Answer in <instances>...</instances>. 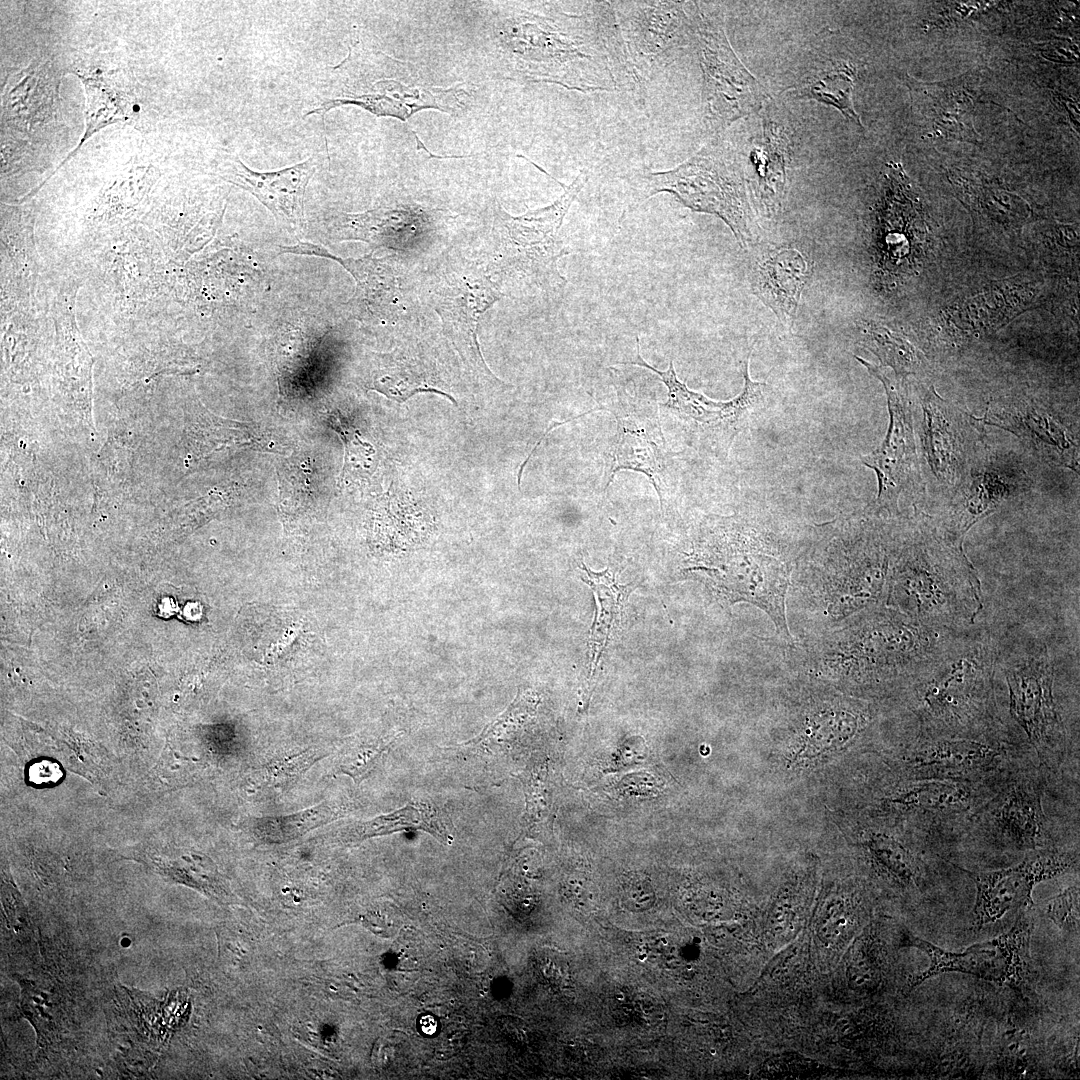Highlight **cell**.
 <instances>
[{"mask_svg":"<svg viewBox=\"0 0 1080 1080\" xmlns=\"http://www.w3.org/2000/svg\"><path fill=\"white\" fill-rule=\"evenodd\" d=\"M1030 908L1022 909L1019 917L1006 933L993 939L967 947L962 952L946 951L914 936L905 934V945L921 950L929 959L928 967L915 975L910 983L913 989L941 973L960 972L976 976L988 982L1010 987H1020L1029 972V946L1033 929Z\"/></svg>","mask_w":1080,"mask_h":1080,"instance_id":"11","label":"cell"},{"mask_svg":"<svg viewBox=\"0 0 1080 1080\" xmlns=\"http://www.w3.org/2000/svg\"><path fill=\"white\" fill-rule=\"evenodd\" d=\"M622 364L643 367L655 373L667 388V400L660 407L675 415L714 448L728 449L752 416L765 405L768 386L750 378L749 355L743 365V389L728 401H714L690 390L678 379L672 360L664 371L647 363L640 352L639 337H636L635 358Z\"/></svg>","mask_w":1080,"mask_h":1080,"instance_id":"9","label":"cell"},{"mask_svg":"<svg viewBox=\"0 0 1080 1080\" xmlns=\"http://www.w3.org/2000/svg\"><path fill=\"white\" fill-rule=\"evenodd\" d=\"M855 358L882 382L889 411L885 439L877 449L861 457L862 463L874 470L878 480V494L870 508L875 512L886 510L894 513L898 509L900 496L917 487L920 479L911 408L897 377H889L880 367L858 356Z\"/></svg>","mask_w":1080,"mask_h":1080,"instance_id":"13","label":"cell"},{"mask_svg":"<svg viewBox=\"0 0 1080 1080\" xmlns=\"http://www.w3.org/2000/svg\"><path fill=\"white\" fill-rule=\"evenodd\" d=\"M435 214L417 205L380 207L364 213L341 214L335 228L341 240L407 250L431 233Z\"/></svg>","mask_w":1080,"mask_h":1080,"instance_id":"23","label":"cell"},{"mask_svg":"<svg viewBox=\"0 0 1080 1080\" xmlns=\"http://www.w3.org/2000/svg\"><path fill=\"white\" fill-rule=\"evenodd\" d=\"M367 386L397 402H404L417 393L433 392L456 404L451 395L438 387L437 377L419 357L397 351L376 359Z\"/></svg>","mask_w":1080,"mask_h":1080,"instance_id":"27","label":"cell"},{"mask_svg":"<svg viewBox=\"0 0 1080 1080\" xmlns=\"http://www.w3.org/2000/svg\"><path fill=\"white\" fill-rule=\"evenodd\" d=\"M998 641L976 624L961 630L941 657L911 685L917 709L930 725L960 729L989 714Z\"/></svg>","mask_w":1080,"mask_h":1080,"instance_id":"3","label":"cell"},{"mask_svg":"<svg viewBox=\"0 0 1080 1080\" xmlns=\"http://www.w3.org/2000/svg\"><path fill=\"white\" fill-rule=\"evenodd\" d=\"M387 746L388 743L376 742L343 752L339 763L340 771L356 782L361 781L374 768Z\"/></svg>","mask_w":1080,"mask_h":1080,"instance_id":"40","label":"cell"},{"mask_svg":"<svg viewBox=\"0 0 1080 1080\" xmlns=\"http://www.w3.org/2000/svg\"><path fill=\"white\" fill-rule=\"evenodd\" d=\"M970 801L969 789L958 780L922 779L892 803L923 812H949L964 808Z\"/></svg>","mask_w":1080,"mask_h":1080,"instance_id":"31","label":"cell"},{"mask_svg":"<svg viewBox=\"0 0 1080 1080\" xmlns=\"http://www.w3.org/2000/svg\"><path fill=\"white\" fill-rule=\"evenodd\" d=\"M282 252L330 258L341 264L354 278L356 289L349 300L361 320L387 321L399 311L400 287L391 266L383 260L366 256L360 259L339 258L319 245L300 242L281 247Z\"/></svg>","mask_w":1080,"mask_h":1080,"instance_id":"22","label":"cell"},{"mask_svg":"<svg viewBox=\"0 0 1080 1080\" xmlns=\"http://www.w3.org/2000/svg\"><path fill=\"white\" fill-rule=\"evenodd\" d=\"M403 830H422L445 844H450L453 839L439 809L421 802L409 803L392 813L350 824L341 830L340 836L345 842H361Z\"/></svg>","mask_w":1080,"mask_h":1080,"instance_id":"28","label":"cell"},{"mask_svg":"<svg viewBox=\"0 0 1080 1080\" xmlns=\"http://www.w3.org/2000/svg\"><path fill=\"white\" fill-rule=\"evenodd\" d=\"M1075 862L1070 853L1044 850L1009 868L986 872L962 869L976 885L973 930L996 922L1014 908H1030L1034 887L1066 872Z\"/></svg>","mask_w":1080,"mask_h":1080,"instance_id":"17","label":"cell"},{"mask_svg":"<svg viewBox=\"0 0 1080 1080\" xmlns=\"http://www.w3.org/2000/svg\"><path fill=\"white\" fill-rule=\"evenodd\" d=\"M421 1030L425 1034L432 1035L437 1030V1022L431 1015H425L420 1020Z\"/></svg>","mask_w":1080,"mask_h":1080,"instance_id":"43","label":"cell"},{"mask_svg":"<svg viewBox=\"0 0 1080 1080\" xmlns=\"http://www.w3.org/2000/svg\"><path fill=\"white\" fill-rule=\"evenodd\" d=\"M316 156L294 166L272 172H257L239 158L226 163L223 177L256 197L289 233L296 236L305 227L304 195L316 172Z\"/></svg>","mask_w":1080,"mask_h":1080,"instance_id":"19","label":"cell"},{"mask_svg":"<svg viewBox=\"0 0 1080 1080\" xmlns=\"http://www.w3.org/2000/svg\"><path fill=\"white\" fill-rule=\"evenodd\" d=\"M501 296L494 282L470 263L443 273L432 292L434 309L446 337L471 369L492 377L480 350L477 331L480 317Z\"/></svg>","mask_w":1080,"mask_h":1080,"instance_id":"15","label":"cell"},{"mask_svg":"<svg viewBox=\"0 0 1080 1080\" xmlns=\"http://www.w3.org/2000/svg\"><path fill=\"white\" fill-rule=\"evenodd\" d=\"M1049 919L1061 930L1079 929V886H1070L1051 898L1045 907Z\"/></svg>","mask_w":1080,"mask_h":1080,"instance_id":"39","label":"cell"},{"mask_svg":"<svg viewBox=\"0 0 1080 1080\" xmlns=\"http://www.w3.org/2000/svg\"><path fill=\"white\" fill-rule=\"evenodd\" d=\"M856 69L850 65H840L831 70L822 71L809 83L800 87L799 97L815 99L834 106L845 117L862 127L859 115L854 109L852 92Z\"/></svg>","mask_w":1080,"mask_h":1080,"instance_id":"32","label":"cell"},{"mask_svg":"<svg viewBox=\"0 0 1080 1080\" xmlns=\"http://www.w3.org/2000/svg\"><path fill=\"white\" fill-rule=\"evenodd\" d=\"M688 568L706 574L712 588L727 601L748 602L764 610L784 636L789 637L785 597L790 570L783 561L745 538L709 537L694 550Z\"/></svg>","mask_w":1080,"mask_h":1080,"instance_id":"6","label":"cell"},{"mask_svg":"<svg viewBox=\"0 0 1080 1080\" xmlns=\"http://www.w3.org/2000/svg\"><path fill=\"white\" fill-rule=\"evenodd\" d=\"M588 177L580 173L551 205L512 216L498 206L496 263L515 284L537 289L559 287L566 279L558 261L569 254L560 235L564 218Z\"/></svg>","mask_w":1080,"mask_h":1080,"instance_id":"5","label":"cell"},{"mask_svg":"<svg viewBox=\"0 0 1080 1080\" xmlns=\"http://www.w3.org/2000/svg\"><path fill=\"white\" fill-rule=\"evenodd\" d=\"M318 755V752H304L271 762L259 771V781L274 787L289 786L318 759Z\"/></svg>","mask_w":1080,"mask_h":1080,"instance_id":"37","label":"cell"},{"mask_svg":"<svg viewBox=\"0 0 1080 1080\" xmlns=\"http://www.w3.org/2000/svg\"><path fill=\"white\" fill-rule=\"evenodd\" d=\"M978 80L979 76L972 70L939 82H920L907 76L913 102L930 124L932 133L929 136L979 145L980 136L974 127Z\"/></svg>","mask_w":1080,"mask_h":1080,"instance_id":"20","label":"cell"},{"mask_svg":"<svg viewBox=\"0 0 1080 1080\" xmlns=\"http://www.w3.org/2000/svg\"><path fill=\"white\" fill-rule=\"evenodd\" d=\"M973 459L952 501L934 519L943 529L958 539L979 520L996 511L1006 500L1022 491L1027 483L1020 472L990 455Z\"/></svg>","mask_w":1080,"mask_h":1080,"instance_id":"18","label":"cell"},{"mask_svg":"<svg viewBox=\"0 0 1080 1080\" xmlns=\"http://www.w3.org/2000/svg\"><path fill=\"white\" fill-rule=\"evenodd\" d=\"M501 42L518 78L580 92L637 91L611 1H586L581 13L552 6L515 9L506 17Z\"/></svg>","mask_w":1080,"mask_h":1080,"instance_id":"1","label":"cell"},{"mask_svg":"<svg viewBox=\"0 0 1080 1080\" xmlns=\"http://www.w3.org/2000/svg\"><path fill=\"white\" fill-rule=\"evenodd\" d=\"M696 23L704 122L718 132L759 110L766 94L737 58L720 23L704 14H697Z\"/></svg>","mask_w":1080,"mask_h":1080,"instance_id":"10","label":"cell"},{"mask_svg":"<svg viewBox=\"0 0 1080 1080\" xmlns=\"http://www.w3.org/2000/svg\"><path fill=\"white\" fill-rule=\"evenodd\" d=\"M630 70L639 90L697 42L696 15L683 1H613Z\"/></svg>","mask_w":1080,"mask_h":1080,"instance_id":"7","label":"cell"},{"mask_svg":"<svg viewBox=\"0 0 1080 1080\" xmlns=\"http://www.w3.org/2000/svg\"><path fill=\"white\" fill-rule=\"evenodd\" d=\"M151 867L169 880L192 887L214 899L225 901L229 892L214 865L205 857L197 855L171 859L154 855Z\"/></svg>","mask_w":1080,"mask_h":1080,"instance_id":"30","label":"cell"},{"mask_svg":"<svg viewBox=\"0 0 1080 1080\" xmlns=\"http://www.w3.org/2000/svg\"><path fill=\"white\" fill-rule=\"evenodd\" d=\"M632 180L637 203L660 192H668L695 212L721 218L740 244H745L751 238L749 209L741 175L728 151L719 144L705 146L670 170H641Z\"/></svg>","mask_w":1080,"mask_h":1080,"instance_id":"4","label":"cell"},{"mask_svg":"<svg viewBox=\"0 0 1080 1080\" xmlns=\"http://www.w3.org/2000/svg\"><path fill=\"white\" fill-rule=\"evenodd\" d=\"M374 76H359L345 84L342 96L324 101L307 115H324L328 110L345 104L360 106L377 116H393L406 120L415 112L435 108L453 112L459 104L456 88L435 87L425 82L409 63L386 57L383 75L375 76L372 54L368 53Z\"/></svg>","mask_w":1080,"mask_h":1080,"instance_id":"12","label":"cell"},{"mask_svg":"<svg viewBox=\"0 0 1080 1080\" xmlns=\"http://www.w3.org/2000/svg\"><path fill=\"white\" fill-rule=\"evenodd\" d=\"M920 405V470L922 464L937 483L956 490L979 451L974 438L982 434L983 424L939 397L933 387L920 388Z\"/></svg>","mask_w":1080,"mask_h":1080,"instance_id":"14","label":"cell"},{"mask_svg":"<svg viewBox=\"0 0 1080 1080\" xmlns=\"http://www.w3.org/2000/svg\"><path fill=\"white\" fill-rule=\"evenodd\" d=\"M622 900L631 911H644L654 902V893L650 884L640 876H632L622 885Z\"/></svg>","mask_w":1080,"mask_h":1080,"instance_id":"41","label":"cell"},{"mask_svg":"<svg viewBox=\"0 0 1080 1080\" xmlns=\"http://www.w3.org/2000/svg\"><path fill=\"white\" fill-rule=\"evenodd\" d=\"M1043 57L1059 62H1074L1078 59L1077 47L1067 38H1058L1043 43L1039 48Z\"/></svg>","mask_w":1080,"mask_h":1080,"instance_id":"42","label":"cell"},{"mask_svg":"<svg viewBox=\"0 0 1080 1080\" xmlns=\"http://www.w3.org/2000/svg\"><path fill=\"white\" fill-rule=\"evenodd\" d=\"M617 402L597 410L612 412L617 432L611 451V464L605 489L620 470L643 473L654 486L662 505L666 481V441L657 416V408L632 398L626 388L617 387Z\"/></svg>","mask_w":1080,"mask_h":1080,"instance_id":"16","label":"cell"},{"mask_svg":"<svg viewBox=\"0 0 1080 1080\" xmlns=\"http://www.w3.org/2000/svg\"><path fill=\"white\" fill-rule=\"evenodd\" d=\"M1023 440L1046 461L1078 471V445L1060 419L1026 401L997 403L979 419Z\"/></svg>","mask_w":1080,"mask_h":1080,"instance_id":"21","label":"cell"},{"mask_svg":"<svg viewBox=\"0 0 1080 1080\" xmlns=\"http://www.w3.org/2000/svg\"><path fill=\"white\" fill-rule=\"evenodd\" d=\"M988 810L997 833L1017 848L1034 850L1047 839L1041 791L1032 781L1012 782L995 797Z\"/></svg>","mask_w":1080,"mask_h":1080,"instance_id":"25","label":"cell"},{"mask_svg":"<svg viewBox=\"0 0 1080 1080\" xmlns=\"http://www.w3.org/2000/svg\"><path fill=\"white\" fill-rule=\"evenodd\" d=\"M879 864L906 885H917L921 871L916 858L901 844L885 836L873 838L869 844Z\"/></svg>","mask_w":1080,"mask_h":1080,"instance_id":"34","label":"cell"},{"mask_svg":"<svg viewBox=\"0 0 1080 1080\" xmlns=\"http://www.w3.org/2000/svg\"><path fill=\"white\" fill-rule=\"evenodd\" d=\"M332 428L344 443V465L340 480L346 475H367L372 471L375 449L368 442L362 441L359 432L347 424L338 415L331 417Z\"/></svg>","mask_w":1080,"mask_h":1080,"instance_id":"35","label":"cell"},{"mask_svg":"<svg viewBox=\"0 0 1080 1080\" xmlns=\"http://www.w3.org/2000/svg\"><path fill=\"white\" fill-rule=\"evenodd\" d=\"M2 905L5 923L11 934L20 939H29L33 934L29 915L16 887L8 875H2Z\"/></svg>","mask_w":1080,"mask_h":1080,"instance_id":"38","label":"cell"},{"mask_svg":"<svg viewBox=\"0 0 1080 1080\" xmlns=\"http://www.w3.org/2000/svg\"><path fill=\"white\" fill-rule=\"evenodd\" d=\"M999 751L972 739H939L926 743L911 760L922 779H952L992 768Z\"/></svg>","mask_w":1080,"mask_h":1080,"instance_id":"26","label":"cell"},{"mask_svg":"<svg viewBox=\"0 0 1080 1080\" xmlns=\"http://www.w3.org/2000/svg\"><path fill=\"white\" fill-rule=\"evenodd\" d=\"M19 983L22 986L21 1007L24 1016L33 1023L39 1041L41 1038L48 1041L55 1030L53 998L34 982L19 980Z\"/></svg>","mask_w":1080,"mask_h":1080,"instance_id":"36","label":"cell"},{"mask_svg":"<svg viewBox=\"0 0 1080 1080\" xmlns=\"http://www.w3.org/2000/svg\"><path fill=\"white\" fill-rule=\"evenodd\" d=\"M997 668L1003 671L1011 717L1021 727L1042 761L1050 758L1063 741L1064 727L1058 712L1053 684L1055 668L1044 643L998 652Z\"/></svg>","mask_w":1080,"mask_h":1080,"instance_id":"8","label":"cell"},{"mask_svg":"<svg viewBox=\"0 0 1080 1080\" xmlns=\"http://www.w3.org/2000/svg\"><path fill=\"white\" fill-rule=\"evenodd\" d=\"M865 345L881 361L890 366L896 377L916 374L922 359L919 352L906 340L883 327H873L867 332Z\"/></svg>","mask_w":1080,"mask_h":1080,"instance_id":"33","label":"cell"},{"mask_svg":"<svg viewBox=\"0 0 1080 1080\" xmlns=\"http://www.w3.org/2000/svg\"><path fill=\"white\" fill-rule=\"evenodd\" d=\"M962 542L924 512L907 519L890 578V599L900 613L935 628L976 624L981 583Z\"/></svg>","mask_w":1080,"mask_h":1080,"instance_id":"2","label":"cell"},{"mask_svg":"<svg viewBox=\"0 0 1080 1080\" xmlns=\"http://www.w3.org/2000/svg\"><path fill=\"white\" fill-rule=\"evenodd\" d=\"M812 273L811 262L798 250H770L753 263V291L783 324H791Z\"/></svg>","mask_w":1080,"mask_h":1080,"instance_id":"24","label":"cell"},{"mask_svg":"<svg viewBox=\"0 0 1080 1080\" xmlns=\"http://www.w3.org/2000/svg\"><path fill=\"white\" fill-rule=\"evenodd\" d=\"M344 811L341 804L324 801L290 815L250 818L244 821L243 827L244 832L259 843H284L333 822Z\"/></svg>","mask_w":1080,"mask_h":1080,"instance_id":"29","label":"cell"}]
</instances>
